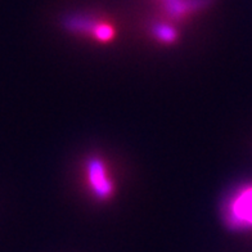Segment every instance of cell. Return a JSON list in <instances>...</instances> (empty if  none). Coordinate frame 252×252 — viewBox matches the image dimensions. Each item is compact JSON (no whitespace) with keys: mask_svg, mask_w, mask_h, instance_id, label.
Returning a JSON list of instances; mask_svg holds the SVG:
<instances>
[{"mask_svg":"<svg viewBox=\"0 0 252 252\" xmlns=\"http://www.w3.org/2000/svg\"><path fill=\"white\" fill-rule=\"evenodd\" d=\"M210 1L211 0H162L161 5L163 13L169 18L183 20L205 8Z\"/></svg>","mask_w":252,"mask_h":252,"instance_id":"obj_4","label":"cell"},{"mask_svg":"<svg viewBox=\"0 0 252 252\" xmlns=\"http://www.w3.org/2000/svg\"><path fill=\"white\" fill-rule=\"evenodd\" d=\"M222 213L229 228L237 230L252 229V186L237 189L226 199Z\"/></svg>","mask_w":252,"mask_h":252,"instance_id":"obj_2","label":"cell"},{"mask_svg":"<svg viewBox=\"0 0 252 252\" xmlns=\"http://www.w3.org/2000/svg\"><path fill=\"white\" fill-rule=\"evenodd\" d=\"M87 184L96 199L106 201L115 193V184L111 179L106 162L99 157H92L85 166Z\"/></svg>","mask_w":252,"mask_h":252,"instance_id":"obj_3","label":"cell"},{"mask_svg":"<svg viewBox=\"0 0 252 252\" xmlns=\"http://www.w3.org/2000/svg\"><path fill=\"white\" fill-rule=\"evenodd\" d=\"M152 35L158 41L165 44H173L178 39V30L171 24L167 22H157L152 25Z\"/></svg>","mask_w":252,"mask_h":252,"instance_id":"obj_5","label":"cell"},{"mask_svg":"<svg viewBox=\"0 0 252 252\" xmlns=\"http://www.w3.org/2000/svg\"><path fill=\"white\" fill-rule=\"evenodd\" d=\"M159 1H162V0H159Z\"/></svg>","mask_w":252,"mask_h":252,"instance_id":"obj_6","label":"cell"},{"mask_svg":"<svg viewBox=\"0 0 252 252\" xmlns=\"http://www.w3.org/2000/svg\"><path fill=\"white\" fill-rule=\"evenodd\" d=\"M63 25L67 30L79 35H88L98 43L107 44L115 40L116 27L110 21L102 20L90 14H73L66 17Z\"/></svg>","mask_w":252,"mask_h":252,"instance_id":"obj_1","label":"cell"}]
</instances>
